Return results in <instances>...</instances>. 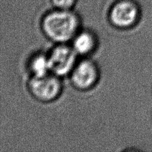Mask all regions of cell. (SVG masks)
<instances>
[{
    "mask_svg": "<svg viewBox=\"0 0 152 152\" xmlns=\"http://www.w3.org/2000/svg\"><path fill=\"white\" fill-rule=\"evenodd\" d=\"M80 16L73 10H49L40 22L43 35L54 44L71 42L80 31Z\"/></svg>",
    "mask_w": 152,
    "mask_h": 152,
    "instance_id": "6da1fadb",
    "label": "cell"
},
{
    "mask_svg": "<svg viewBox=\"0 0 152 152\" xmlns=\"http://www.w3.org/2000/svg\"><path fill=\"white\" fill-rule=\"evenodd\" d=\"M141 9L142 6L137 0H116L108 9V22L117 29L134 28L141 18Z\"/></svg>",
    "mask_w": 152,
    "mask_h": 152,
    "instance_id": "7a4b0ae2",
    "label": "cell"
},
{
    "mask_svg": "<svg viewBox=\"0 0 152 152\" xmlns=\"http://www.w3.org/2000/svg\"><path fill=\"white\" fill-rule=\"evenodd\" d=\"M30 94L38 102L49 103L60 97L63 90L61 77L50 73L42 77H31L27 83Z\"/></svg>",
    "mask_w": 152,
    "mask_h": 152,
    "instance_id": "3957f363",
    "label": "cell"
},
{
    "mask_svg": "<svg viewBox=\"0 0 152 152\" xmlns=\"http://www.w3.org/2000/svg\"><path fill=\"white\" fill-rule=\"evenodd\" d=\"M69 76L74 88L80 91H87L94 88L99 83L101 71L94 60L84 58L77 62Z\"/></svg>",
    "mask_w": 152,
    "mask_h": 152,
    "instance_id": "277c9868",
    "label": "cell"
},
{
    "mask_svg": "<svg viewBox=\"0 0 152 152\" xmlns=\"http://www.w3.org/2000/svg\"><path fill=\"white\" fill-rule=\"evenodd\" d=\"M50 73L64 77L71 74L77 62V56L72 46L67 43L55 44L48 52Z\"/></svg>",
    "mask_w": 152,
    "mask_h": 152,
    "instance_id": "5b68a950",
    "label": "cell"
},
{
    "mask_svg": "<svg viewBox=\"0 0 152 152\" xmlns=\"http://www.w3.org/2000/svg\"><path fill=\"white\" fill-rule=\"evenodd\" d=\"M96 34L89 29L80 30L71 40V46L78 56H86L93 53L97 48Z\"/></svg>",
    "mask_w": 152,
    "mask_h": 152,
    "instance_id": "8992f818",
    "label": "cell"
},
{
    "mask_svg": "<svg viewBox=\"0 0 152 152\" xmlns=\"http://www.w3.org/2000/svg\"><path fill=\"white\" fill-rule=\"evenodd\" d=\"M26 70L29 77H42L50 73L48 52L37 51L31 54L26 62Z\"/></svg>",
    "mask_w": 152,
    "mask_h": 152,
    "instance_id": "52a82bcc",
    "label": "cell"
},
{
    "mask_svg": "<svg viewBox=\"0 0 152 152\" xmlns=\"http://www.w3.org/2000/svg\"><path fill=\"white\" fill-rule=\"evenodd\" d=\"M53 8L60 10H73L77 6L78 0H50Z\"/></svg>",
    "mask_w": 152,
    "mask_h": 152,
    "instance_id": "ba28073f",
    "label": "cell"
}]
</instances>
